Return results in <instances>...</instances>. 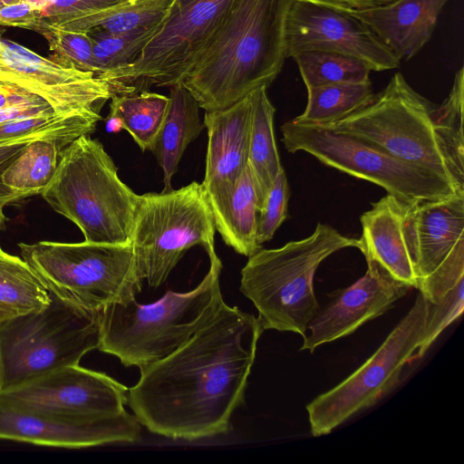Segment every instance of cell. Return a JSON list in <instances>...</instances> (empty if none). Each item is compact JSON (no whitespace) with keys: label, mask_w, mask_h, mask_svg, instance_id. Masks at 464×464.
Masks as SVG:
<instances>
[{"label":"cell","mask_w":464,"mask_h":464,"mask_svg":"<svg viewBox=\"0 0 464 464\" xmlns=\"http://www.w3.org/2000/svg\"><path fill=\"white\" fill-rule=\"evenodd\" d=\"M263 328L225 302L172 353L143 369L128 391L133 415L148 430L195 440L228 431L242 404Z\"/></svg>","instance_id":"1"},{"label":"cell","mask_w":464,"mask_h":464,"mask_svg":"<svg viewBox=\"0 0 464 464\" xmlns=\"http://www.w3.org/2000/svg\"><path fill=\"white\" fill-rule=\"evenodd\" d=\"M295 1L234 0L181 82L199 108L229 107L276 80L286 59V21Z\"/></svg>","instance_id":"2"},{"label":"cell","mask_w":464,"mask_h":464,"mask_svg":"<svg viewBox=\"0 0 464 464\" xmlns=\"http://www.w3.org/2000/svg\"><path fill=\"white\" fill-rule=\"evenodd\" d=\"M222 263L210 261L203 280L186 293L168 291L159 301L114 303L100 311L98 349L126 366L143 369L164 359L208 324L224 300L219 285Z\"/></svg>","instance_id":"3"},{"label":"cell","mask_w":464,"mask_h":464,"mask_svg":"<svg viewBox=\"0 0 464 464\" xmlns=\"http://www.w3.org/2000/svg\"><path fill=\"white\" fill-rule=\"evenodd\" d=\"M358 246L359 239L317 223L305 238L250 256L241 270L240 290L256 308L263 330L304 337L320 309L314 289L317 268L334 253Z\"/></svg>","instance_id":"4"},{"label":"cell","mask_w":464,"mask_h":464,"mask_svg":"<svg viewBox=\"0 0 464 464\" xmlns=\"http://www.w3.org/2000/svg\"><path fill=\"white\" fill-rule=\"evenodd\" d=\"M41 194L80 228L85 241L131 243L140 195L121 181L103 145L90 135H82L61 152Z\"/></svg>","instance_id":"5"},{"label":"cell","mask_w":464,"mask_h":464,"mask_svg":"<svg viewBox=\"0 0 464 464\" xmlns=\"http://www.w3.org/2000/svg\"><path fill=\"white\" fill-rule=\"evenodd\" d=\"M50 296L44 309L0 322V392L78 364L83 355L98 349L100 311L74 306L52 293Z\"/></svg>","instance_id":"6"},{"label":"cell","mask_w":464,"mask_h":464,"mask_svg":"<svg viewBox=\"0 0 464 464\" xmlns=\"http://www.w3.org/2000/svg\"><path fill=\"white\" fill-rule=\"evenodd\" d=\"M23 259L45 288L74 306L101 311L141 290L131 243H19Z\"/></svg>","instance_id":"7"},{"label":"cell","mask_w":464,"mask_h":464,"mask_svg":"<svg viewBox=\"0 0 464 464\" xmlns=\"http://www.w3.org/2000/svg\"><path fill=\"white\" fill-rule=\"evenodd\" d=\"M435 108L401 72H396L364 107L341 121L318 126L360 139L423 168L464 194V187L459 183L436 130Z\"/></svg>","instance_id":"8"},{"label":"cell","mask_w":464,"mask_h":464,"mask_svg":"<svg viewBox=\"0 0 464 464\" xmlns=\"http://www.w3.org/2000/svg\"><path fill=\"white\" fill-rule=\"evenodd\" d=\"M214 218L201 184L140 195L131 244L138 274L151 287L162 285L186 253L201 245L215 251Z\"/></svg>","instance_id":"9"},{"label":"cell","mask_w":464,"mask_h":464,"mask_svg":"<svg viewBox=\"0 0 464 464\" xmlns=\"http://www.w3.org/2000/svg\"><path fill=\"white\" fill-rule=\"evenodd\" d=\"M281 132L287 151L309 153L328 167L382 187L406 204L459 194L441 177L353 136L293 120L281 126Z\"/></svg>","instance_id":"10"},{"label":"cell","mask_w":464,"mask_h":464,"mask_svg":"<svg viewBox=\"0 0 464 464\" xmlns=\"http://www.w3.org/2000/svg\"><path fill=\"white\" fill-rule=\"evenodd\" d=\"M234 0H174L157 33L129 65L102 77L112 94L181 82L206 48Z\"/></svg>","instance_id":"11"},{"label":"cell","mask_w":464,"mask_h":464,"mask_svg":"<svg viewBox=\"0 0 464 464\" xmlns=\"http://www.w3.org/2000/svg\"><path fill=\"white\" fill-rule=\"evenodd\" d=\"M427 314V302L419 292L411 308L377 351L342 382L306 405L314 437L329 434L397 385L404 366L418 359Z\"/></svg>","instance_id":"12"},{"label":"cell","mask_w":464,"mask_h":464,"mask_svg":"<svg viewBox=\"0 0 464 464\" xmlns=\"http://www.w3.org/2000/svg\"><path fill=\"white\" fill-rule=\"evenodd\" d=\"M0 82L43 98L60 115L102 119L101 111L112 95L110 85L94 73L63 66L1 37Z\"/></svg>","instance_id":"13"},{"label":"cell","mask_w":464,"mask_h":464,"mask_svg":"<svg viewBox=\"0 0 464 464\" xmlns=\"http://www.w3.org/2000/svg\"><path fill=\"white\" fill-rule=\"evenodd\" d=\"M310 50L350 56L374 72L392 70L401 63L392 51L356 17L325 0H296L286 21V58Z\"/></svg>","instance_id":"14"},{"label":"cell","mask_w":464,"mask_h":464,"mask_svg":"<svg viewBox=\"0 0 464 464\" xmlns=\"http://www.w3.org/2000/svg\"><path fill=\"white\" fill-rule=\"evenodd\" d=\"M129 389L109 375L67 365L0 392L16 409L53 416H92L124 411Z\"/></svg>","instance_id":"15"},{"label":"cell","mask_w":464,"mask_h":464,"mask_svg":"<svg viewBox=\"0 0 464 464\" xmlns=\"http://www.w3.org/2000/svg\"><path fill=\"white\" fill-rule=\"evenodd\" d=\"M140 438V423L125 410L113 414L53 416L16 409L0 401V439L80 449Z\"/></svg>","instance_id":"16"},{"label":"cell","mask_w":464,"mask_h":464,"mask_svg":"<svg viewBox=\"0 0 464 464\" xmlns=\"http://www.w3.org/2000/svg\"><path fill=\"white\" fill-rule=\"evenodd\" d=\"M366 263L363 276L352 285L329 294L330 301L320 307L309 324L301 350L313 353L324 343L352 334L368 321L388 312L411 289L376 264Z\"/></svg>","instance_id":"17"},{"label":"cell","mask_w":464,"mask_h":464,"mask_svg":"<svg viewBox=\"0 0 464 464\" xmlns=\"http://www.w3.org/2000/svg\"><path fill=\"white\" fill-rule=\"evenodd\" d=\"M404 234L419 285L464 240V194L408 204Z\"/></svg>","instance_id":"18"},{"label":"cell","mask_w":464,"mask_h":464,"mask_svg":"<svg viewBox=\"0 0 464 464\" xmlns=\"http://www.w3.org/2000/svg\"><path fill=\"white\" fill-rule=\"evenodd\" d=\"M203 122L208 130L204 192L232 188L248 162L251 92L229 107L206 111Z\"/></svg>","instance_id":"19"},{"label":"cell","mask_w":464,"mask_h":464,"mask_svg":"<svg viewBox=\"0 0 464 464\" xmlns=\"http://www.w3.org/2000/svg\"><path fill=\"white\" fill-rule=\"evenodd\" d=\"M406 203L387 194L372 203L360 218L362 236L358 248L366 261L380 266L394 280L418 287L415 265L404 234Z\"/></svg>","instance_id":"20"},{"label":"cell","mask_w":464,"mask_h":464,"mask_svg":"<svg viewBox=\"0 0 464 464\" xmlns=\"http://www.w3.org/2000/svg\"><path fill=\"white\" fill-rule=\"evenodd\" d=\"M450 1L396 0L362 10L329 3L364 23L400 61H406L429 42L440 12Z\"/></svg>","instance_id":"21"},{"label":"cell","mask_w":464,"mask_h":464,"mask_svg":"<svg viewBox=\"0 0 464 464\" xmlns=\"http://www.w3.org/2000/svg\"><path fill=\"white\" fill-rule=\"evenodd\" d=\"M205 195L226 245L248 257L262 248L256 241L258 203L248 165L232 188Z\"/></svg>","instance_id":"22"},{"label":"cell","mask_w":464,"mask_h":464,"mask_svg":"<svg viewBox=\"0 0 464 464\" xmlns=\"http://www.w3.org/2000/svg\"><path fill=\"white\" fill-rule=\"evenodd\" d=\"M169 98L165 119L149 149L162 169L164 192L173 189L172 177L184 151L205 128L199 105L182 82L170 86Z\"/></svg>","instance_id":"23"},{"label":"cell","mask_w":464,"mask_h":464,"mask_svg":"<svg viewBox=\"0 0 464 464\" xmlns=\"http://www.w3.org/2000/svg\"><path fill=\"white\" fill-rule=\"evenodd\" d=\"M266 91V86H261L251 92L252 124L247 165L255 182L258 212L283 168L274 133L276 109Z\"/></svg>","instance_id":"24"},{"label":"cell","mask_w":464,"mask_h":464,"mask_svg":"<svg viewBox=\"0 0 464 464\" xmlns=\"http://www.w3.org/2000/svg\"><path fill=\"white\" fill-rule=\"evenodd\" d=\"M110 100L107 130H126L142 150H149L165 119L169 96L140 91L112 94Z\"/></svg>","instance_id":"25"},{"label":"cell","mask_w":464,"mask_h":464,"mask_svg":"<svg viewBox=\"0 0 464 464\" xmlns=\"http://www.w3.org/2000/svg\"><path fill=\"white\" fill-rule=\"evenodd\" d=\"M173 2L174 0H121L111 7L52 26L79 32L101 29L112 34L144 30L160 24Z\"/></svg>","instance_id":"26"},{"label":"cell","mask_w":464,"mask_h":464,"mask_svg":"<svg viewBox=\"0 0 464 464\" xmlns=\"http://www.w3.org/2000/svg\"><path fill=\"white\" fill-rule=\"evenodd\" d=\"M371 81L324 85L307 89V105L293 119L301 123L327 125L344 119L373 97Z\"/></svg>","instance_id":"27"},{"label":"cell","mask_w":464,"mask_h":464,"mask_svg":"<svg viewBox=\"0 0 464 464\" xmlns=\"http://www.w3.org/2000/svg\"><path fill=\"white\" fill-rule=\"evenodd\" d=\"M64 149L52 140L30 142L5 170L2 175L3 183L27 197L42 193L51 180Z\"/></svg>","instance_id":"28"},{"label":"cell","mask_w":464,"mask_h":464,"mask_svg":"<svg viewBox=\"0 0 464 464\" xmlns=\"http://www.w3.org/2000/svg\"><path fill=\"white\" fill-rule=\"evenodd\" d=\"M50 301L49 291L28 264L0 246V302L20 314L40 311Z\"/></svg>","instance_id":"29"},{"label":"cell","mask_w":464,"mask_h":464,"mask_svg":"<svg viewBox=\"0 0 464 464\" xmlns=\"http://www.w3.org/2000/svg\"><path fill=\"white\" fill-rule=\"evenodd\" d=\"M291 58L296 63L306 89L370 81L372 71L363 63L341 53L310 50Z\"/></svg>","instance_id":"30"},{"label":"cell","mask_w":464,"mask_h":464,"mask_svg":"<svg viewBox=\"0 0 464 464\" xmlns=\"http://www.w3.org/2000/svg\"><path fill=\"white\" fill-rule=\"evenodd\" d=\"M464 68L455 73L452 87L433 112L435 128L459 183L464 187Z\"/></svg>","instance_id":"31"},{"label":"cell","mask_w":464,"mask_h":464,"mask_svg":"<svg viewBox=\"0 0 464 464\" xmlns=\"http://www.w3.org/2000/svg\"><path fill=\"white\" fill-rule=\"evenodd\" d=\"M162 23L148 29L123 34H112L101 29L86 32L92 43L97 77L133 63Z\"/></svg>","instance_id":"32"},{"label":"cell","mask_w":464,"mask_h":464,"mask_svg":"<svg viewBox=\"0 0 464 464\" xmlns=\"http://www.w3.org/2000/svg\"><path fill=\"white\" fill-rule=\"evenodd\" d=\"M38 33L47 40L50 59L65 67L91 72L97 76L92 43L86 32L59 29L42 22Z\"/></svg>","instance_id":"33"},{"label":"cell","mask_w":464,"mask_h":464,"mask_svg":"<svg viewBox=\"0 0 464 464\" xmlns=\"http://www.w3.org/2000/svg\"><path fill=\"white\" fill-rule=\"evenodd\" d=\"M289 197V186L282 168L257 215L256 241L260 246L273 238L276 231L286 219Z\"/></svg>","instance_id":"34"},{"label":"cell","mask_w":464,"mask_h":464,"mask_svg":"<svg viewBox=\"0 0 464 464\" xmlns=\"http://www.w3.org/2000/svg\"><path fill=\"white\" fill-rule=\"evenodd\" d=\"M37 9L50 25L111 7L121 0H24Z\"/></svg>","instance_id":"35"},{"label":"cell","mask_w":464,"mask_h":464,"mask_svg":"<svg viewBox=\"0 0 464 464\" xmlns=\"http://www.w3.org/2000/svg\"><path fill=\"white\" fill-rule=\"evenodd\" d=\"M36 140H49L41 137H27L0 144V201L9 203L26 198L24 193L14 191L2 181L5 170L21 155L25 147Z\"/></svg>","instance_id":"36"},{"label":"cell","mask_w":464,"mask_h":464,"mask_svg":"<svg viewBox=\"0 0 464 464\" xmlns=\"http://www.w3.org/2000/svg\"><path fill=\"white\" fill-rule=\"evenodd\" d=\"M41 24V13L25 1L0 6V25L38 32Z\"/></svg>","instance_id":"37"},{"label":"cell","mask_w":464,"mask_h":464,"mask_svg":"<svg viewBox=\"0 0 464 464\" xmlns=\"http://www.w3.org/2000/svg\"><path fill=\"white\" fill-rule=\"evenodd\" d=\"M48 103L43 98L33 94L16 85L0 82V110L21 105H38Z\"/></svg>","instance_id":"38"},{"label":"cell","mask_w":464,"mask_h":464,"mask_svg":"<svg viewBox=\"0 0 464 464\" xmlns=\"http://www.w3.org/2000/svg\"><path fill=\"white\" fill-rule=\"evenodd\" d=\"M354 10L370 9L391 4L396 0H325Z\"/></svg>","instance_id":"39"},{"label":"cell","mask_w":464,"mask_h":464,"mask_svg":"<svg viewBox=\"0 0 464 464\" xmlns=\"http://www.w3.org/2000/svg\"><path fill=\"white\" fill-rule=\"evenodd\" d=\"M18 314L14 309L0 302V322Z\"/></svg>","instance_id":"40"},{"label":"cell","mask_w":464,"mask_h":464,"mask_svg":"<svg viewBox=\"0 0 464 464\" xmlns=\"http://www.w3.org/2000/svg\"><path fill=\"white\" fill-rule=\"evenodd\" d=\"M8 203L6 202H0V227H1V225L5 219V216L3 214V208L5 205H7Z\"/></svg>","instance_id":"41"},{"label":"cell","mask_w":464,"mask_h":464,"mask_svg":"<svg viewBox=\"0 0 464 464\" xmlns=\"http://www.w3.org/2000/svg\"><path fill=\"white\" fill-rule=\"evenodd\" d=\"M0 202H6V203H8V204H9V202H7V201H0Z\"/></svg>","instance_id":"42"}]
</instances>
